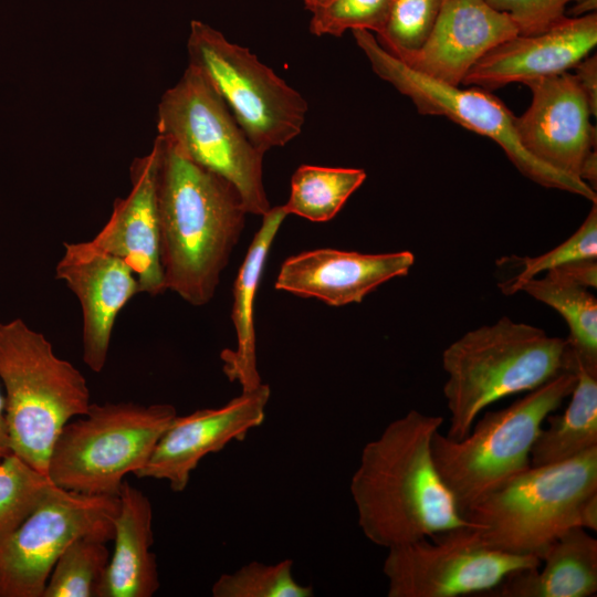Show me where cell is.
<instances>
[{"label":"cell","mask_w":597,"mask_h":597,"mask_svg":"<svg viewBox=\"0 0 597 597\" xmlns=\"http://www.w3.org/2000/svg\"><path fill=\"white\" fill-rule=\"evenodd\" d=\"M442 423L441 416L411 409L363 448L349 490L358 525L375 545L388 549L476 527L460 513L433 461L432 439Z\"/></svg>","instance_id":"6da1fadb"},{"label":"cell","mask_w":597,"mask_h":597,"mask_svg":"<svg viewBox=\"0 0 597 597\" xmlns=\"http://www.w3.org/2000/svg\"><path fill=\"white\" fill-rule=\"evenodd\" d=\"M159 258L166 290L193 306L210 302L244 228L234 186L157 135Z\"/></svg>","instance_id":"7a4b0ae2"},{"label":"cell","mask_w":597,"mask_h":597,"mask_svg":"<svg viewBox=\"0 0 597 597\" xmlns=\"http://www.w3.org/2000/svg\"><path fill=\"white\" fill-rule=\"evenodd\" d=\"M442 368L450 413L446 436L461 440L485 407L575 370L576 358L567 338L503 316L451 343L442 353Z\"/></svg>","instance_id":"3957f363"},{"label":"cell","mask_w":597,"mask_h":597,"mask_svg":"<svg viewBox=\"0 0 597 597\" xmlns=\"http://www.w3.org/2000/svg\"><path fill=\"white\" fill-rule=\"evenodd\" d=\"M0 381L12 452L48 475L63 427L87 412L85 377L21 318L0 323Z\"/></svg>","instance_id":"277c9868"},{"label":"cell","mask_w":597,"mask_h":597,"mask_svg":"<svg viewBox=\"0 0 597 597\" xmlns=\"http://www.w3.org/2000/svg\"><path fill=\"white\" fill-rule=\"evenodd\" d=\"M575 384L576 371H564L509 407L485 412L461 440L434 433L436 468L462 515L531 467V450L546 417L569 397Z\"/></svg>","instance_id":"5b68a950"},{"label":"cell","mask_w":597,"mask_h":597,"mask_svg":"<svg viewBox=\"0 0 597 597\" xmlns=\"http://www.w3.org/2000/svg\"><path fill=\"white\" fill-rule=\"evenodd\" d=\"M597 492V447L566 461L530 467L463 514L482 542L501 552L541 557L578 525L583 502Z\"/></svg>","instance_id":"8992f818"},{"label":"cell","mask_w":597,"mask_h":597,"mask_svg":"<svg viewBox=\"0 0 597 597\" xmlns=\"http://www.w3.org/2000/svg\"><path fill=\"white\" fill-rule=\"evenodd\" d=\"M177 416L169 404H91L87 412L61 430L50 455L48 476L65 490L118 495Z\"/></svg>","instance_id":"52a82bcc"},{"label":"cell","mask_w":597,"mask_h":597,"mask_svg":"<svg viewBox=\"0 0 597 597\" xmlns=\"http://www.w3.org/2000/svg\"><path fill=\"white\" fill-rule=\"evenodd\" d=\"M157 130L188 159L231 182L247 213L262 217L271 209L263 184L264 153L250 142L196 66L189 64L163 94Z\"/></svg>","instance_id":"ba28073f"},{"label":"cell","mask_w":597,"mask_h":597,"mask_svg":"<svg viewBox=\"0 0 597 597\" xmlns=\"http://www.w3.org/2000/svg\"><path fill=\"white\" fill-rule=\"evenodd\" d=\"M187 49L189 64L205 74L258 149L265 154L301 134L306 100L249 49L198 20L190 22Z\"/></svg>","instance_id":"9c48e42d"},{"label":"cell","mask_w":597,"mask_h":597,"mask_svg":"<svg viewBox=\"0 0 597 597\" xmlns=\"http://www.w3.org/2000/svg\"><path fill=\"white\" fill-rule=\"evenodd\" d=\"M352 32L375 74L407 96L420 114L444 116L492 139L522 175L541 186L597 201L596 190L588 184L543 164L524 149L515 132V116L489 91L476 86L461 88L431 78L387 52L374 33Z\"/></svg>","instance_id":"30bf717a"},{"label":"cell","mask_w":597,"mask_h":597,"mask_svg":"<svg viewBox=\"0 0 597 597\" xmlns=\"http://www.w3.org/2000/svg\"><path fill=\"white\" fill-rule=\"evenodd\" d=\"M118 495H94L56 486L0 543V597H42L63 551L76 538L114 537Z\"/></svg>","instance_id":"8fae6325"},{"label":"cell","mask_w":597,"mask_h":597,"mask_svg":"<svg viewBox=\"0 0 597 597\" xmlns=\"http://www.w3.org/2000/svg\"><path fill=\"white\" fill-rule=\"evenodd\" d=\"M541 559L486 546L464 526L388 548L383 572L388 597L484 596L510 574L538 567Z\"/></svg>","instance_id":"7c38bea8"},{"label":"cell","mask_w":597,"mask_h":597,"mask_svg":"<svg viewBox=\"0 0 597 597\" xmlns=\"http://www.w3.org/2000/svg\"><path fill=\"white\" fill-rule=\"evenodd\" d=\"M270 395L269 385L262 383L218 408L177 415L135 475L166 480L174 492H182L206 455L221 451L232 441H243L264 422Z\"/></svg>","instance_id":"4fadbf2b"},{"label":"cell","mask_w":597,"mask_h":597,"mask_svg":"<svg viewBox=\"0 0 597 597\" xmlns=\"http://www.w3.org/2000/svg\"><path fill=\"white\" fill-rule=\"evenodd\" d=\"M525 85L532 93L531 104L514 117L521 145L543 164L580 179L583 166L596 146V129L575 75L564 72Z\"/></svg>","instance_id":"5bb4252c"},{"label":"cell","mask_w":597,"mask_h":597,"mask_svg":"<svg viewBox=\"0 0 597 597\" xmlns=\"http://www.w3.org/2000/svg\"><path fill=\"white\" fill-rule=\"evenodd\" d=\"M55 277L78 298L82 358L91 370L100 373L106 364L115 320L140 293L139 283L123 259L95 251L85 242L64 243Z\"/></svg>","instance_id":"9a60e30c"},{"label":"cell","mask_w":597,"mask_h":597,"mask_svg":"<svg viewBox=\"0 0 597 597\" xmlns=\"http://www.w3.org/2000/svg\"><path fill=\"white\" fill-rule=\"evenodd\" d=\"M597 44V13L566 17L532 35L517 34L486 52L462 84L486 91L567 72Z\"/></svg>","instance_id":"2e32d148"},{"label":"cell","mask_w":597,"mask_h":597,"mask_svg":"<svg viewBox=\"0 0 597 597\" xmlns=\"http://www.w3.org/2000/svg\"><path fill=\"white\" fill-rule=\"evenodd\" d=\"M158 163L156 137L150 153L132 163L130 192L115 200L106 224L85 242L95 251L123 259L133 270L140 292L153 296L167 291L159 258Z\"/></svg>","instance_id":"e0dca14e"},{"label":"cell","mask_w":597,"mask_h":597,"mask_svg":"<svg viewBox=\"0 0 597 597\" xmlns=\"http://www.w3.org/2000/svg\"><path fill=\"white\" fill-rule=\"evenodd\" d=\"M517 34L512 18L485 0H444L423 45L400 61L431 78L460 85L486 52Z\"/></svg>","instance_id":"ac0fdd59"},{"label":"cell","mask_w":597,"mask_h":597,"mask_svg":"<svg viewBox=\"0 0 597 597\" xmlns=\"http://www.w3.org/2000/svg\"><path fill=\"white\" fill-rule=\"evenodd\" d=\"M413 262L410 251L367 254L316 249L289 256L281 265L275 289L343 306L359 303L383 283L407 275Z\"/></svg>","instance_id":"d6986e66"},{"label":"cell","mask_w":597,"mask_h":597,"mask_svg":"<svg viewBox=\"0 0 597 597\" xmlns=\"http://www.w3.org/2000/svg\"><path fill=\"white\" fill-rule=\"evenodd\" d=\"M114 519V551L95 597H150L159 588L156 555L150 551L153 507L146 494L124 480Z\"/></svg>","instance_id":"ffe728a7"},{"label":"cell","mask_w":597,"mask_h":597,"mask_svg":"<svg viewBox=\"0 0 597 597\" xmlns=\"http://www.w3.org/2000/svg\"><path fill=\"white\" fill-rule=\"evenodd\" d=\"M535 568L514 572L489 597H590L597 593V540L573 526L553 541Z\"/></svg>","instance_id":"44dd1931"},{"label":"cell","mask_w":597,"mask_h":597,"mask_svg":"<svg viewBox=\"0 0 597 597\" xmlns=\"http://www.w3.org/2000/svg\"><path fill=\"white\" fill-rule=\"evenodd\" d=\"M287 216L283 206L271 208L262 216V224L254 234L233 284L231 318L235 329L237 347L220 354L222 370L230 381H238L242 391L262 384L258 370L254 329V301L268 253Z\"/></svg>","instance_id":"7402d4cb"},{"label":"cell","mask_w":597,"mask_h":597,"mask_svg":"<svg viewBox=\"0 0 597 597\" xmlns=\"http://www.w3.org/2000/svg\"><path fill=\"white\" fill-rule=\"evenodd\" d=\"M576 384L566 409L549 413L531 450V465L566 461L597 447V371L576 357Z\"/></svg>","instance_id":"603a6c76"},{"label":"cell","mask_w":597,"mask_h":597,"mask_svg":"<svg viewBox=\"0 0 597 597\" xmlns=\"http://www.w3.org/2000/svg\"><path fill=\"white\" fill-rule=\"evenodd\" d=\"M523 291L555 310L567 323V338L578 360L597 371V300L586 289L545 275L523 283Z\"/></svg>","instance_id":"cb8c5ba5"},{"label":"cell","mask_w":597,"mask_h":597,"mask_svg":"<svg viewBox=\"0 0 597 597\" xmlns=\"http://www.w3.org/2000/svg\"><path fill=\"white\" fill-rule=\"evenodd\" d=\"M365 179L366 172L359 168L301 165L291 178L290 197L283 207L287 214L328 221Z\"/></svg>","instance_id":"d4e9b609"},{"label":"cell","mask_w":597,"mask_h":597,"mask_svg":"<svg viewBox=\"0 0 597 597\" xmlns=\"http://www.w3.org/2000/svg\"><path fill=\"white\" fill-rule=\"evenodd\" d=\"M106 543L93 536L73 541L54 564L42 597H95L111 557Z\"/></svg>","instance_id":"484cf974"},{"label":"cell","mask_w":597,"mask_h":597,"mask_svg":"<svg viewBox=\"0 0 597 597\" xmlns=\"http://www.w3.org/2000/svg\"><path fill=\"white\" fill-rule=\"evenodd\" d=\"M54 485L14 453L0 460V543L39 505Z\"/></svg>","instance_id":"4316f807"},{"label":"cell","mask_w":597,"mask_h":597,"mask_svg":"<svg viewBox=\"0 0 597 597\" xmlns=\"http://www.w3.org/2000/svg\"><path fill=\"white\" fill-rule=\"evenodd\" d=\"M293 561L276 564L251 562L231 574H222L212 585L213 597H312V586L293 577Z\"/></svg>","instance_id":"83f0119b"},{"label":"cell","mask_w":597,"mask_h":597,"mask_svg":"<svg viewBox=\"0 0 597 597\" xmlns=\"http://www.w3.org/2000/svg\"><path fill=\"white\" fill-rule=\"evenodd\" d=\"M444 0H392L378 43L402 60L419 50L428 39Z\"/></svg>","instance_id":"f1b7e54d"},{"label":"cell","mask_w":597,"mask_h":597,"mask_svg":"<svg viewBox=\"0 0 597 597\" xmlns=\"http://www.w3.org/2000/svg\"><path fill=\"white\" fill-rule=\"evenodd\" d=\"M584 259H597V205L594 202L585 221L567 240L537 256L519 258L521 271L511 280L499 284L504 294L519 292L526 281L540 273Z\"/></svg>","instance_id":"f546056e"},{"label":"cell","mask_w":597,"mask_h":597,"mask_svg":"<svg viewBox=\"0 0 597 597\" xmlns=\"http://www.w3.org/2000/svg\"><path fill=\"white\" fill-rule=\"evenodd\" d=\"M392 0H331L308 9L310 31L315 35L341 36L346 31L366 30L375 35L385 25Z\"/></svg>","instance_id":"4dcf8cb0"},{"label":"cell","mask_w":597,"mask_h":597,"mask_svg":"<svg viewBox=\"0 0 597 597\" xmlns=\"http://www.w3.org/2000/svg\"><path fill=\"white\" fill-rule=\"evenodd\" d=\"M494 9L507 13L519 29V34L541 33L566 17L569 3L580 0H485Z\"/></svg>","instance_id":"1f68e13d"},{"label":"cell","mask_w":597,"mask_h":597,"mask_svg":"<svg viewBox=\"0 0 597 597\" xmlns=\"http://www.w3.org/2000/svg\"><path fill=\"white\" fill-rule=\"evenodd\" d=\"M546 275L583 287L597 286V261L584 259L569 262L546 272Z\"/></svg>","instance_id":"d6a6232c"},{"label":"cell","mask_w":597,"mask_h":597,"mask_svg":"<svg viewBox=\"0 0 597 597\" xmlns=\"http://www.w3.org/2000/svg\"><path fill=\"white\" fill-rule=\"evenodd\" d=\"M575 77L583 90L591 115L596 117L597 114V57L596 55H588L583 59L576 66Z\"/></svg>","instance_id":"836d02e7"},{"label":"cell","mask_w":597,"mask_h":597,"mask_svg":"<svg viewBox=\"0 0 597 597\" xmlns=\"http://www.w3.org/2000/svg\"><path fill=\"white\" fill-rule=\"evenodd\" d=\"M578 525L585 530L597 531V492L583 502L578 513Z\"/></svg>","instance_id":"e575fe53"},{"label":"cell","mask_w":597,"mask_h":597,"mask_svg":"<svg viewBox=\"0 0 597 597\" xmlns=\"http://www.w3.org/2000/svg\"><path fill=\"white\" fill-rule=\"evenodd\" d=\"M12 452L10 433L6 415V399L0 388V460L10 455Z\"/></svg>","instance_id":"d590c367"},{"label":"cell","mask_w":597,"mask_h":597,"mask_svg":"<svg viewBox=\"0 0 597 597\" xmlns=\"http://www.w3.org/2000/svg\"><path fill=\"white\" fill-rule=\"evenodd\" d=\"M597 0H580L575 2L569 10L572 17H582L596 13Z\"/></svg>","instance_id":"8d00e7d4"},{"label":"cell","mask_w":597,"mask_h":597,"mask_svg":"<svg viewBox=\"0 0 597 597\" xmlns=\"http://www.w3.org/2000/svg\"><path fill=\"white\" fill-rule=\"evenodd\" d=\"M331 0H305V7L306 9H311L317 6H322L327 3Z\"/></svg>","instance_id":"74e56055"}]
</instances>
